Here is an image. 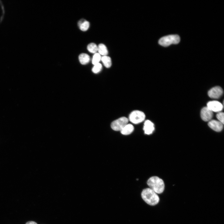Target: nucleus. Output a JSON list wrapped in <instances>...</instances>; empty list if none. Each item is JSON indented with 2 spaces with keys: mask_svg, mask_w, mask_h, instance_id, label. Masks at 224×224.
Instances as JSON below:
<instances>
[{
  "mask_svg": "<svg viewBox=\"0 0 224 224\" xmlns=\"http://www.w3.org/2000/svg\"><path fill=\"white\" fill-rule=\"evenodd\" d=\"M134 129L133 125L127 124L120 131L121 133L124 135H128L131 133Z\"/></svg>",
  "mask_w": 224,
  "mask_h": 224,
  "instance_id": "nucleus-12",
  "label": "nucleus"
},
{
  "mask_svg": "<svg viewBox=\"0 0 224 224\" xmlns=\"http://www.w3.org/2000/svg\"><path fill=\"white\" fill-rule=\"evenodd\" d=\"M208 125L212 130L217 132L221 131L223 127V124L216 120H210L208 122Z\"/></svg>",
  "mask_w": 224,
  "mask_h": 224,
  "instance_id": "nucleus-9",
  "label": "nucleus"
},
{
  "mask_svg": "<svg viewBox=\"0 0 224 224\" xmlns=\"http://www.w3.org/2000/svg\"><path fill=\"white\" fill-rule=\"evenodd\" d=\"M26 224H37L36 222L30 221L27 222Z\"/></svg>",
  "mask_w": 224,
  "mask_h": 224,
  "instance_id": "nucleus-20",
  "label": "nucleus"
},
{
  "mask_svg": "<svg viewBox=\"0 0 224 224\" xmlns=\"http://www.w3.org/2000/svg\"><path fill=\"white\" fill-rule=\"evenodd\" d=\"M102 61L104 65L107 68H109L111 65V61L110 57L104 56L101 57Z\"/></svg>",
  "mask_w": 224,
  "mask_h": 224,
  "instance_id": "nucleus-15",
  "label": "nucleus"
},
{
  "mask_svg": "<svg viewBox=\"0 0 224 224\" xmlns=\"http://www.w3.org/2000/svg\"><path fill=\"white\" fill-rule=\"evenodd\" d=\"M101 59L100 55L98 53H95L93 56L92 59V64L94 65L99 63Z\"/></svg>",
  "mask_w": 224,
  "mask_h": 224,
  "instance_id": "nucleus-17",
  "label": "nucleus"
},
{
  "mask_svg": "<svg viewBox=\"0 0 224 224\" xmlns=\"http://www.w3.org/2000/svg\"><path fill=\"white\" fill-rule=\"evenodd\" d=\"M147 183L151 189L157 194L162 193L165 188V184L163 180L156 176L151 177L147 180Z\"/></svg>",
  "mask_w": 224,
  "mask_h": 224,
  "instance_id": "nucleus-2",
  "label": "nucleus"
},
{
  "mask_svg": "<svg viewBox=\"0 0 224 224\" xmlns=\"http://www.w3.org/2000/svg\"><path fill=\"white\" fill-rule=\"evenodd\" d=\"M78 25L81 30L85 31L88 29L90 23L84 19H82L78 21Z\"/></svg>",
  "mask_w": 224,
  "mask_h": 224,
  "instance_id": "nucleus-11",
  "label": "nucleus"
},
{
  "mask_svg": "<svg viewBox=\"0 0 224 224\" xmlns=\"http://www.w3.org/2000/svg\"><path fill=\"white\" fill-rule=\"evenodd\" d=\"M128 119L125 117H121L112 122L111 127L115 131H120L128 124Z\"/></svg>",
  "mask_w": 224,
  "mask_h": 224,
  "instance_id": "nucleus-5",
  "label": "nucleus"
},
{
  "mask_svg": "<svg viewBox=\"0 0 224 224\" xmlns=\"http://www.w3.org/2000/svg\"><path fill=\"white\" fill-rule=\"evenodd\" d=\"M145 118V115L142 111L135 110L133 111L130 114L129 120L132 123L137 124L143 121Z\"/></svg>",
  "mask_w": 224,
  "mask_h": 224,
  "instance_id": "nucleus-4",
  "label": "nucleus"
},
{
  "mask_svg": "<svg viewBox=\"0 0 224 224\" xmlns=\"http://www.w3.org/2000/svg\"><path fill=\"white\" fill-rule=\"evenodd\" d=\"M180 38L177 35H170L161 38L159 40V44L161 45L167 47L172 44H176L180 41Z\"/></svg>",
  "mask_w": 224,
  "mask_h": 224,
  "instance_id": "nucleus-3",
  "label": "nucleus"
},
{
  "mask_svg": "<svg viewBox=\"0 0 224 224\" xmlns=\"http://www.w3.org/2000/svg\"><path fill=\"white\" fill-rule=\"evenodd\" d=\"M223 93L222 88L220 86H217L210 89L208 92V95L211 98L217 99L222 96Z\"/></svg>",
  "mask_w": 224,
  "mask_h": 224,
  "instance_id": "nucleus-7",
  "label": "nucleus"
},
{
  "mask_svg": "<svg viewBox=\"0 0 224 224\" xmlns=\"http://www.w3.org/2000/svg\"><path fill=\"white\" fill-rule=\"evenodd\" d=\"M212 112H221L223 108V106L220 102L213 100L208 102L207 106Z\"/></svg>",
  "mask_w": 224,
  "mask_h": 224,
  "instance_id": "nucleus-6",
  "label": "nucleus"
},
{
  "mask_svg": "<svg viewBox=\"0 0 224 224\" xmlns=\"http://www.w3.org/2000/svg\"><path fill=\"white\" fill-rule=\"evenodd\" d=\"M98 47L97 51L98 53L100 55L106 56L108 54V51L107 48L105 45L102 44H100Z\"/></svg>",
  "mask_w": 224,
  "mask_h": 224,
  "instance_id": "nucleus-14",
  "label": "nucleus"
},
{
  "mask_svg": "<svg viewBox=\"0 0 224 224\" xmlns=\"http://www.w3.org/2000/svg\"><path fill=\"white\" fill-rule=\"evenodd\" d=\"M155 129L154 124L149 120H147L145 121L143 130L144 133L147 135H150L152 133Z\"/></svg>",
  "mask_w": 224,
  "mask_h": 224,
  "instance_id": "nucleus-10",
  "label": "nucleus"
},
{
  "mask_svg": "<svg viewBox=\"0 0 224 224\" xmlns=\"http://www.w3.org/2000/svg\"><path fill=\"white\" fill-rule=\"evenodd\" d=\"M224 113L222 112H218L216 115V117L218 121L224 124Z\"/></svg>",
  "mask_w": 224,
  "mask_h": 224,
  "instance_id": "nucleus-19",
  "label": "nucleus"
},
{
  "mask_svg": "<svg viewBox=\"0 0 224 224\" xmlns=\"http://www.w3.org/2000/svg\"><path fill=\"white\" fill-rule=\"evenodd\" d=\"M102 66L101 64L99 63L94 65V67L92 68V71L93 72L95 73H97L99 72L101 70Z\"/></svg>",
  "mask_w": 224,
  "mask_h": 224,
  "instance_id": "nucleus-18",
  "label": "nucleus"
},
{
  "mask_svg": "<svg viewBox=\"0 0 224 224\" xmlns=\"http://www.w3.org/2000/svg\"><path fill=\"white\" fill-rule=\"evenodd\" d=\"M201 117L203 121H209L213 116V112L207 107L203 108L201 111Z\"/></svg>",
  "mask_w": 224,
  "mask_h": 224,
  "instance_id": "nucleus-8",
  "label": "nucleus"
},
{
  "mask_svg": "<svg viewBox=\"0 0 224 224\" xmlns=\"http://www.w3.org/2000/svg\"><path fill=\"white\" fill-rule=\"evenodd\" d=\"M141 196L146 203L151 206L157 204L160 200L157 194L149 188L143 190L141 193Z\"/></svg>",
  "mask_w": 224,
  "mask_h": 224,
  "instance_id": "nucleus-1",
  "label": "nucleus"
},
{
  "mask_svg": "<svg viewBox=\"0 0 224 224\" xmlns=\"http://www.w3.org/2000/svg\"><path fill=\"white\" fill-rule=\"evenodd\" d=\"M78 58L80 62L83 65L87 64L90 60V57L89 55L85 53L80 54Z\"/></svg>",
  "mask_w": 224,
  "mask_h": 224,
  "instance_id": "nucleus-13",
  "label": "nucleus"
},
{
  "mask_svg": "<svg viewBox=\"0 0 224 224\" xmlns=\"http://www.w3.org/2000/svg\"><path fill=\"white\" fill-rule=\"evenodd\" d=\"M87 49L89 52L92 53H96L97 51L98 47L94 43H91L88 45Z\"/></svg>",
  "mask_w": 224,
  "mask_h": 224,
  "instance_id": "nucleus-16",
  "label": "nucleus"
}]
</instances>
